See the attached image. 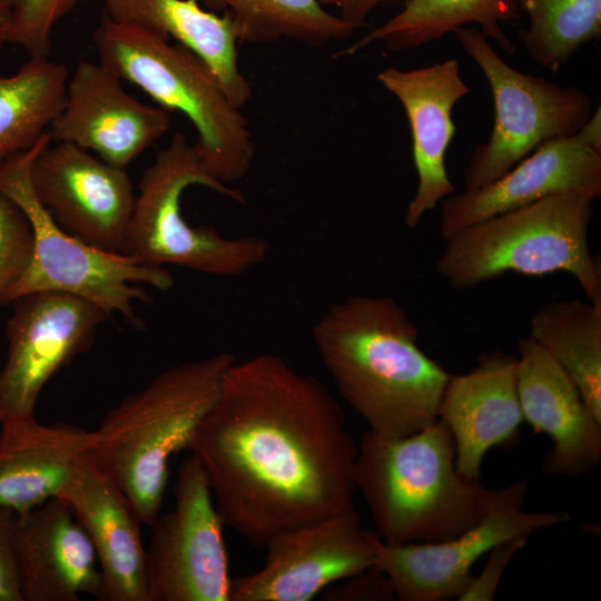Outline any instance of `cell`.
Listing matches in <instances>:
<instances>
[{
    "mask_svg": "<svg viewBox=\"0 0 601 601\" xmlns=\"http://www.w3.org/2000/svg\"><path fill=\"white\" fill-rule=\"evenodd\" d=\"M354 483L375 533L392 545L452 539L476 524L499 495L457 471L452 434L439 418L405 436L366 431Z\"/></svg>",
    "mask_w": 601,
    "mask_h": 601,
    "instance_id": "cell-3",
    "label": "cell"
},
{
    "mask_svg": "<svg viewBox=\"0 0 601 601\" xmlns=\"http://www.w3.org/2000/svg\"><path fill=\"white\" fill-rule=\"evenodd\" d=\"M100 62L81 60L69 76L65 106L48 132L126 168L170 127V115L145 105Z\"/></svg>",
    "mask_w": 601,
    "mask_h": 601,
    "instance_id": "cell-16",
    "label": "cell"
},
{
    "mask_svg": "<svg viewBox=\"0 0 601 601\" xmlns=\"http://www.w3.org/2000/svg\"><path fill=\"white\" fill-rule=\"evenodd\" d=\"M529 337L565 371L601 418V304L588 299L546 303L532 315Z\"/></svg>",
    "mask_w": 601,
    "mask_h": 601,
    "instance_id": "cell-25",
    "label": "cell"
},
{
    "mask_svg": "<svg viewBox=\"0 0 601 601\" xmlns=\"http://www.w3.org/2000/svg\"><path fill=\"white\" fill-rule=\"evenodd\" d=\"M98 558L102 601H147L141 522L120 487L85 452L61 493Z\"/></svg>",
    "mask_w": 601,
    "mask_h": 601,
    "instance_id": "cell-21",
    "label": "cell"
},
{
    "mask_svg": "<svg viewBox=\"0 0 601 601\" xmlns=\"http://www.w3.org/2000/svg\"><path fill=\"white\" fill-rule=\"evenodd\" d=\"M92 441V431L63 422L0 424V508L21 514L58 496Z\"/></svg>",
    "mask_w": 601,
    "mask_h": 601,
    "instance_id": "cell-22",
    "label": "cell"
},
{
    "mask_svg": "<svg viewBox=\"0 0 601 601\" xmlns=\"http://www.w3.org/2000/svg\"><path fill=\"white\" fill-rule=\"evenodd\" d=\"M206 10L229 12L238 43L295 40L315 48L349 38L356 31L318 0H197Z\"/></svg>",
    "mask_w": 601,
    "mask_h": 601,
    "instance_id": "cell-27",
    "label": "cell"
},
{
    "mask_svg": "<svg viewBox=\"0 0 601 601\" xmlns=\"http://www.w3.org/2000/svg\"><path fill=\"white\" fill-rule=\"evenodd\" d=\"M51 141L49 132L29 150L0 162V193L27 214L35 234L32 264L9 295V304L35 292H61L85 298L111 317L121 315L136 328L142 322L135 303L152 297L140 285L167 290L175 284L166 267L140 264L135 258L98 249L62 229L35 195L30 169L36 156Z\"/></svg>",
    "mask_w": 601,
    "mask_h": 601,
    "instance_id": "cell-8",
    "label": "cell"
},
{
    "mask_svg": "<svg viewBox=\"0 0 601 601\" xmlns=\"http://www.w3.org/2000/svg\"><path fill=\"white\" fill-rule=\"evenodd\" d=\"M69 72L48 57H30L0 77V162L31 149L61 112Z\"/></svg>",
    "mask_w": 601,
    "mask_h": 601,
    "instance_id": "cell-26",
    "label": "cell"
},
{
    "mask_svg": "<svg viewBox=\"0 0 601 601\" xmlns=\"http://www.w3.org/2000/svg\"><path fill=\"white\" fill-rule=\"evenodd\" d=\"M341 582L336 587L333 584L324 590L325 600L358 601L395 599L390 580L375 568H370Z\"/></svg>",
    "mask_w": 601,
    "mask_h": 601,
    "instance_id": "cell-32",
    "label": "cell"
},
{
    "mask_svg": "<svg viewBox=\"0 0 601 601\" xmlns=\"http://www.w3.org/2000/svg\"><path fill=\"white\" fill-rule=\"evenodd\" d=\"M528 538V535L514 536L492 548L482 572L477 577H473L460 601L493 600L508 564L526 544Z\"/></svg>",
    "mask_w": 601,
    "mask_h": 601,
    "instance_id": "cell-31",
    "label": "cell"
},
{
    "mask_svg": "<svg viewBox=\"0 0 601 601\" xmlns=\"http://www.w3.org/2000/svg\"><path fill=\"white\" fill-rule=\"evenodd\" d=\"M518 393L523 418L552 447L543 469L578 476L601 461V418L585 403L565 371L532 338L518 343Z\"/></svg>",
    "mask_w": 601,
    "mask_h": 601,
    "instance_id": "cell-18",
    "label": "cell"
},
{
    "mask_svg": "<svg viewBox=\"0 0 601 601\" xmlns=\"http://www.w3.org/2000/svg\"><path fill=\"white\" fill-rule=\"evenodd\" d=\"M104 14L119 23L134 24L177 43L199 56L215 72L229 101L246 105L252 88L240 72L237 35L229 12L206 10L197 0H102Z\"/></svg>",
    "mask_w": 601,
    "mask_h": 601,
    "instance_id": "cell-23",
    "label": "cell"
},
{
    "mask_svg": "<svg viewBox=\"0 0 601 601\" xmlns=\"http://www.w3.org/2000/svg\"><path fill=\"white\" fill-rule=\"evenodd\" d=\"M377 538L356 508L288 530L265 545L258 571L231 580L229 601H309L373 568Z\"/></svg>",
    "mask_w": 601,
    "mask_h": 601,
    "instance_id": "cell-13",
    "label": "cell"
},
{
    "mask_svg": "<svg viewBox=\"0 0 601 601\" xmlns=\"http://www.w3.org/2000/svg\"><path fill=\"white\" fill-rule=\"evenodd\" d=\"M171 510L150 525L145 555L147 601H229L225 526L205 474L189 456L180 465Z\"/></svg>",
    "mask_w": 601,
    "mask_h": 601,
    "instance_id": "cell-10",
    "label": "cell"
},
{
    "mask_svg": "<svg viewBox=\"0 0 601 601\" xmlns=\"http://www.w3.org/2000/svg\"><path fill=\"white\" fill-rule=\"evenodd\" d=\"M529 27L519 38L530 58L556 72L578 50L601 38V0H514Z\"/></svg>",
    "mask_w": 601,
    "mask_h": 601,
    "instance_id": "cell-28",
    "label": "cell"
},
{
    "mask_svg": "<svg viewBox=\"0 0 601 601\" xmlns=\"http://www.w3.org/2000/svg\"><path fill=\"white\" fill-rule=\"evenodd\" d=\"M437 418L452 434L457 471L480 480L487 451L514 442L524 421L518 393V357L497 349L482 353L470 372L451 375Z\"/></svg>",
    "mask_w": 601,
    "mask_h": 601,
    "instance_id": "cell-20",
    "label": "cell"
},
{
    "mask_svg": "<svg viewBox=\"0 0 601 601\" xmlns=\"http://www.w3.org/2000/svg\"><path fill=\"white\" fill-rule=\"evenodd\" d=\"M193 185L246 203L240 189L207 169L195 144L176 134L140 178L124 254L152 267L173 265L215 276H239L263 264L270 250L266 239L228 238L211 225L187 221L180 201Z\"/></svg>",
    "mask_w": 601,
    "mask_h": 601,
    "instance_id": "cell-7",
    "label": "cell"
},
{
    "mask_svg": "<svg viewBox=\"0 0 601 601\" xmlns=\"http://www.w3.org/2000/svg\"><path fill=\"white\" fill-rule=\"evenodd\" d=\"M565 193L594 200L601 195L600 106L579 132L544 141L484 187L444 198L440 233L445 240L490 217Z\"/></svg>",
    "mask_w": 601,
    "mask_h": 601,
    "instance_id": "cell-15",
    "label": "cell"
},
{
    "mask_svg": "<svg viewBox=\"0 0 601 601\" xmlns=\"http://www.w3.org/2000/svg\"><path fill=\"white\" fill-rule=\"evenodd\" d=\"M453 32L486 78L494 104L490 137L474 148L463 171L464 190L486 186L544 141L587 125L593 114L588 93L514 69L477 29L465 26Z\"/></svg>",
    "mask_w": 601,
    "mask_h": 601,
    "instance_id": "cell-9",
    "label": "cell"
},
{
    "mask_svg": "<svg viewBox=\"0 0 601 601\" xmlns=\"http://www.w3.org/2000/svg\"><path fill=\"white\" fill-rule=\"evenodd\" d=\"M11 304L8 353L0 368V424L35 417L45 386L91 348L99 326L111 318L96 304L61 292H35Z\"/></svg>",
    "mask_w": 601,
    "mask_h": 601,
    "instance_id": "cell-12",
    "label": "cell"
},
{
    "mask_svg": "<svg viewBox=\"0 0 601 601\" xmlns=\"http://www.w3.org/2000/svg\"><path fill=\"white\" fill-rule=\"evenodd\" d=\"M13 9L14 7L9 0H0V52L8 42Z\"/></svg>",
    "mask_w": 601,
    "mask_h": 601,
    "instance_id": "cell-35",
    "label": "cell"
},
{
    "mask_svg": "<svg viewBox=\"0 0 601 601\" xmlns=\"http://www.w3.org/2000/svg\"><path fill=\"white\" fill-rule=\"evenodd\" d=\"M405 0H318L322 6H332L338 9L339 18L356 30L364 27L373 10L381 6L400 3Z\"/></svg>",
    "mask_w": 601,
    "mask_h": 601,
    "instance_id": "cell-34",
    "label": "cell"
},
{
    "mask_svg": "<svg viewBox=\"0 0 601 601\" xmlns=\"http://www.w3.org/2000/svg\"><path fill=\"white\" fill-rule=\"evenodd\" d=\"M13 551L23 601L99 598L101 573L95 548L60 496L14 514Z\"/></svg>",
    "mask_w": 601,
    "mask_h": 601,
    "instance_id": "cell-19",
    "label": "cell"
},
{
    "mask_svg": "<svg viewBox=\"0 0 601 601\" xmlns=\"http://www.w3.org/2000/svg\"><path fill=\"white\" fill-rule=\"evenodd\" d=\"M78 0H20L13 9L8 42L22 47L30 57H48L55 26Z\"/></svg>",
    "mask_w": 601,
    "mask_h": 601,
    "instance_id": "cell-30",
    "label": "cell"
},
{
    "mask_svg": "<svg viewBox=\"0 0 601 601\" xmlns=\"http://www.w3.org/2000/svg\"><path fill=\"white\" fill-rule=\"evenodd\" d=\"M230 352L173 366L109 410L87 451L125 493L140 522L160 514L170 459L189 442L215 404Z\"/></svg>",
    "mask_w": 601,
    "mask_h": 601,
    "instance_id": "cell-4",
    "label": "cell"
},
{
    "mask_svg": "<svg viewBox=\"0 0 601 601\" xmlns=\"http://www.w3.org/2000/svg\"><path fill=\"white\" fill-rule=\"evenodd\" d=\"M30 179L62 229L98 249L124 254L136 199L126 168L73 144L50 142L36 156Z\"/></svg>",
    "mask_w": 601,
    "mask_h": 601,
    "instance_id": "cell-14",
    "label": "cell"
},
{
    "mask_svg": "<svg viewBox=\"0 0 601 601\" xmlns=\"http://www.w3.org/2000/svg\"><path fill=\"white\" fill-rule=\"evenodd\" d=\"M9 1L13 4V7H16L20 0H9Z\"/></svg>",
    "mask_w": 601,
    "mask_h": 601,
    "instance_id": "cell-36",
    "label": "cell"
},
{
    "mask_svg": "<svg viewBox=\"0 0 601 601\" xmlns=\"http://www.w3.org/2000/svg\"><path fill=\"white\" fill-rule=\"evenodd\" d=\"M526 492V480L500 489L476 524L445 541L392 545L377 538L373 568L387 577L401 601L460 600L473 579L472 566L492 548L570 519L565 512H525Z\"/></svg>",
    "mask_w": 601,
    "mask_h": 601,
    "instance_id": "cell-11",
    "label": "cell"
},
{
    "mask_svg": "<svg viewBox=\"0 0 601 601\" xmlns=\"http://www.w3.org/2000/svg\"><path fill=\"white\" fill-rule=\"evenodd\" d=\"M187 451L226 526L250 544L355 508L357 444L339 403L283 357L235 361Z\"/></svg>",
    "mask_w": 601,
    "mask_h": 601,
    "instance_id": "cell-1",
    "label": "cell"
},
{
    "mask_svg": "<svg viewBox=\"0 0 601 601\" xmlns=\"http://www.w3.org/2000/svg\"><path fill=\"white\" fill-rule=\"evenodd\" d=\"M92 42L99 62L119 79L139 87L160 108L186 116L197 131L200 157L218 180L230 186L246 177L255 155L248 121L199 56L104 13Z\"/></svg>",
    "mask_w": 601,
    "mask_h": 601,
    "instance_id": "cell-5",
    "label": "cell"
},
{
    "mask_svg": "<svg viewBox=\"0 0 601 601\" xmlns=\"http://www.w3.org/2000/svg\"><path fill=\"white\" fill-rule=\"evenodd\" d=\"M398 13L334 55L348 57L382 42L392 52L417 49L469 23L499 43L506 53L515 47L502 24L520 18L514 0H405Z\"/></svg>",
    "mask_w": 601,
    "mask_h": 601,
    "instance_id": "cell-24",
    "label": "cell"
},
{
    "mask_svg": "<svg viewBox=\"0 0 601 601\" xmlns=\"http://www.w3.org/2000/svg\"><path fill=\"white\" fill-rule=\"evenodd\" d=\"M594 199L558 194L490 217L445 239L437 274L470 289L508 273L572 275L588 300L601 304V272L589 246Z\"/></svg>",
    "mask_w": 601,
    "mask_h": 601,
    "instance_id": "cell-6",
    "label": "cell"
},
{
    "mask_svg": "<svg viewBox=\"0 0 601 601\" xmlns=\"http://www.w3.org/2000/svg\"><path fill=\"white\" fill-rule=\"evenodd\" d=\"M392 297L353 295L314 324L317 354L344 401L383 436H405L437 420L451 376L417 344Z\"/></svg>",
    "mask_w": 601,
    "mask_h": 601,
    "instance_id": "cell-2",
    "label": "cell"
},
{
    "mask_svg": "<svg viewBox=\"0 0 601 601\" xmlns=\"http://www.w3.org/2000/svg\"><path fill=\"white\" fill-rule=\"evenodd\" d=\"M33 255L35 234L27 214L0 193V306L9 304V295L29 270Z\"/></svg>",
    "mask_w": 601,
    "mask_h": 601,
    "instance_id": "cell-29",
    "label": "cell"
},
{
    "mask_svg": "<svg viewBox=\"0 0 601 601\" xmlns=\"http://www.w3.org/2000/svg\"><path fill=\"white\" fill-rule=\"evenodd\" d=\"M14 513L0 508V601H23L13 551Z\"/></svg>",
    "mask_w": 601,
    "mask_h": 601,
    "instance_id": "cell-33",
    "label": "cell"
},
{
    "mask_svg": "<svg viewBox=\"0 0 601 601\" xmlns=\"http://www.w3.org/2000/svg\"><path fill=\"white\" fill-rule=\"evenodd\" d=\"M377 79L398 99L411 128L417 187L404 220L414 228L427 211L456 191L445 157L456 130L452 110L470 89L454 58L408 70L387 67L377 73Z\"/></svg>",
    "mask_w": 601,
    "mask_h": 601,
    "instance_id": "cell-17",
    "label": "cell"
}]
</instances>
